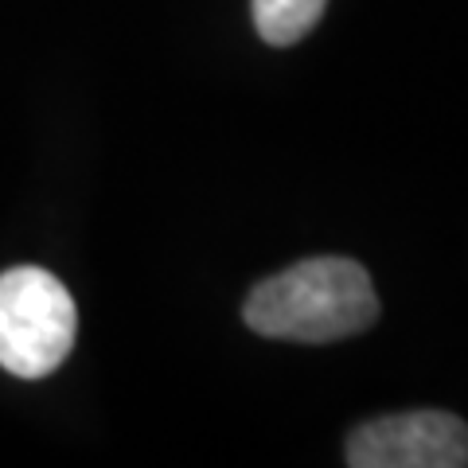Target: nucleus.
<instances>
[{
    "mask_svg": "<svg viewBox=\"0 0 468 468\" xmlns=\"http://www.w3.org/2000/svg\"><path fill=\"white\" fill-rule=\"evenodd\" d=\"M242 316L270 340L335 344L375 324L378 292L359 261L309 258L254 285Z\"/></svg>",
    "mask_w": 468,
    "mask_h": 468,
    "instance_id": "1",
    "label": "nucleus"
},
{
    "mask_svg": "<svg viewBox=\"0 0 468 468\" xmlns=\"http://www.w3.org/2000/svg\"><path fill=\"white\" fill-rule=\"evenodd\" d=\"M75 335V297L55 273L39 266H16L0 273V367L8 375H51L70 356Z\"/></svg>",
    "mask_w": 468,
    "mask_h": 468,
    "instance_id": "2",
    "label": "nucleus"
},
{
    "mask_svg": "<svg viewBox=\"0 0 468 468\" xmlns=\"http://www.w3.org/2000/svg\"><path fill=\"white\" fill-rule=\"evenodd\" d=\"M351 468H464L468 426L445 410L375 418L347 437Z\"/></svg>",
    "mask_w": 468,
    "mask_h": 468,
    "instance_id": "3",
    "label": "nucleus"
},
{
    "mask_svg": "<svg viewBox=\"0 0 468 468\" xmlns=\"http://www.w3.org/2000/svg\"><path fill=\"white\" fill-rule=\"evenodd\" d=\"M328 0H254V27L270 48H292L324 16Z\"/></svg>",
    "mask_w": 468,
    "mask_h": 468,
    "instance_id": "4",
    "label": "nucleus"
}]
</instances>
